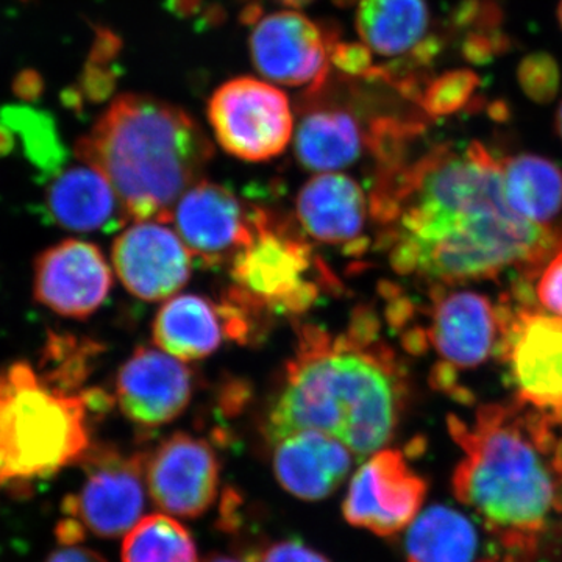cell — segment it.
Masks as SVG:
<instances>
[{
  "label": "cell",
  "instance_id": "cell-1",
  "mask_svg": "<svg viewBox=\"0 0 562 562\" xmlns=\"http://www.w3.org/2000/svg\"><path fill=\"white\" fill-rule=\"evenodd\" d=\"M406 150L376 161L369 201L395 272L460 286L552 257L557 233L509 206L502 160L480 140L438 144L413 160Z\"/></svg>",
  "mask_w": 562,
  "mask_h": 562
},
{
  "label": "cell",
  "instance_id": "cell-2",
  "mask_svg": "<svg viewBox=\"0 0 562 562\" xmlns=\"http://www.w3.org/2000/svg\"><path fill=\"white\" fill-rule=\"evenodd\" d=\"M406 397V373L380 338L372 312H355L339 333L302 325L269 408L266 439L276 443L292 432L321 431L364 460L391 441Z\"/></svg>",
  "mask_w": 562,
  "mask_h": 562
},
{
  "label": "cell",
  "instance_id": "cell-3",
  "mask_svg": "<svg viewBox=\"0 0 562 562\" xmlns=\"http://www.w3.org/2000/svg\"><path fill=\"white\" fill-rule=\"evenodd\" d=\"M562 425L522 403H490L449 417L462 458L458 501L516 562H531L562 520Z\"/></svg>",
  "mask_w": 562,
  "mask_h": 562
},
{
  "label": "cell",
  "instance_id": "cell-4",
  "mask_svg": "<svg viewBox=\"0 0 562 562\" xmlns=\"http://www.w3.org/2000/svg\"><path fill=\"white\" fill-rule=\"evenodd\" d=\"M76 157L105 176L128 220L169 222L209 168L213 144L179 105L128 92L77 140Z\"/></svg>",
  "mask_w": 562,
  "mask_h": 562
},
{
  "label": "cell",
  "instance_id": "cell-5",
  "mask_svg": "<svg viewBox=\"0 0 562 562\" xmlns=\"http://www.w3.org/2000/svg\"><path fill=\"white\" fill-rule=\"evenodd\" d=\"M87 390L44 382L31 362L0 368V486L49 479L91 449Z\"/></svg>",
  "mask_w": 562,
  "mask_h": 562
},
{
  "label": "cell",
  "instance_id": "cell-6",
  "mask_svg": "<svg viewBox=\"0 0 562 562\" xmlns=\"http://www.w3.org/2000/svg\"><path fill=\"white\" fill-rule=\"evenodd\" d=\"M231 301L251 316L258 313L299 316L319 301L324 265L305 238L261 210L251 241L231 261Z\"/></svg>",
  "mask_w": 562,
  "mask_h": 562
},
{
  "label": "cell",
  "instance_id": "cell-7",
  "mask_svg": "<svg viewBox=\"0 0 562 562\" xmlns=\"http://www.w3.org/2000/svg\"><path fill=\"white\" fill-rule=\"evenodd\" d=\"M206 116L222 149L243 161L279 157L294 135L288 95L254 77L222 83L210 98Z\"/></svg>",
  "mask_w": 562,
  "mask_h": 562
},
{
  "label": "cell",
  "instance_id": "cell-8",
  "mask_svg": "<svg viewBox=\"0 0 562 562\" xmlns=\"http://www.w3.org/2000/svg\"><path fill=\"white\" fill-rule=\"evenodd\" d=\"M425 330L414 342L428 346L438 357V384L449 387L454 372L473 371L501 353L506 310L483 292L436 286Z\"/></svg>",
  "mask_w": 562,
  "mask_h": 562
},
{
  "label": "cell",
  "instance_id": "cell-9",
  "mask_svg": "<svg viewBox=\"0 0 562 562\" xmlns=\"http://www.w3.org/2000/svg\"><path fill=\"white\" fill-rule=\"evenodd\" d=\"M144 453L122 454L111 447H91L85 454L87 482L63 501V513L76 517L99 538L116 539L139 522L146 505Z\"/></svg>",
  "mask_w": 562,
  "mask_h": 562
},
{
  "label": "cell",
  "instance_id": "cell-10",
  "mask_svg": "<svg viewBox=\"0 0 562 562\" xmlns=\"http://www.w3.org/2000/svg\"><path fill=\"white\" fill-rule=\"evenodd\" d=\"M516 401L562 425V319L550 313H506L501 347Z\"/></svg>",
  "mask_w": 562,
  "mask_h": 562
},
{
  "label": "cell",
  "instance_id": "cell-11",
  "mask_svg": "<svg viewBox=\"0 0 562 562\" xmlns=\"http://www.w3.org/2000/svg\"><path fill=\"white\" fill-rule=\"evenodd\" d=\"M249 47L255 69L284 87H324L338 32L297 11L284 10L257 18Z\"/></svg>",
  "mask_w": 562,
  "mask_h": 562
},
{
  "label": "cell",
  "instance_id": "cell-12",
  "mask_svg": "<svg viewBox=\"0 0 562 562\" xmlns=\"http://www.w3.org/2000/svg\"><path fill=\"white\" fill-rule=\"evenodd\" d=\"M427 491L424 476L413 471L401 450L382 449L351 479L344 517L353 527L390 538L414 522Z\"/></svg>",
  "mask_w": 562,
  "mask_h": 562
},
{
  "label": "cell",
  "instance_id": "cell-13",
  "mask_svg": "<svg viewBox=\"0 0 562 562\" xmlns=\"http://www.w3.org/2000/svg\"><path fill=\"white\" fill-rule=\"evenodd\" d=\"M261 209H250L228 188L201 180L176 203L171 220L177 235L209 266L231 262L257 232Z\"/></svg>",
  "mask_w": 562,
  "mask_h": 562
},
{
  "label": "cell",
  "instance_id": "cell-14",
  "mask_svg": "<svg viewBox=\"0 0 562 562\" xmlns=\"http://www.w3.org/2000/svg\"><path fill=\"white\" fill-rule=\"evenodd\" d=\"M113 272L105 255L85 239H65L41 251L33 266V295L52 313L88 319L109 299Z\"/></svg>",
  "mask_w": 562,
  "mask_h": 562
},
{
  "label": "cell",
  "instance_id": "cell-15",
  "mask_svg": "<svg viewBox=\"0 0 562 562\" xmlns=\"http://www.w3.org/2000/svg\"><path fill=\"white\" fill-rule=\"evenodd\" d=\"M146 484L162 513L194 519L216 501L220 460L205 439L176 432L147 457Z\"/></svg>",
  "mask_w": 562,
  "mask_h": 562
},
{
  "label": "cell",
  "instance_id": "cell-16",
  "mask_svg": "<svg viewBox=\"0 0 562 562\" xmlns=\"http://www.w3.org/2000/svg\"><path fill=\"white\" fill-rule=\"evenodd\" d=\"M114 271L125 290L144 302L173 297L191 279L192 255L161 221H136L114 239Z\"/></svg>",
  "mask_w": 562,
  "mask_h": 562
},
{
  "label": "cell",
  "instance_id": "cell-17",
  "mask_svg": "<svg viewBox=\"0 0 562 562\" xmlns=\"http://www.w3.org/2000/svg\"><path fill=\"white\" fill-rule=\"evenodd\" d=\"M194 394V375L166 351L139 347L116 376L114 401L132 424L157 428L179 419Z\"/></svg>",
  "mask_w": 562,
  "mask_h": 562
},
{
  "label": "cell",
  "instance_id": "cell-18",
  "mask_svg": "<svg viewBox=\"0 0 562 562\" xmlns=\"http://www.w3.org/2000/svg\"><path fill=\"white\" fill-rule=\"evenodd\" d=\"M251 324L232 301L217 305L198 294L168 299L151 325L154 342L181 361H198L221 349L225 339L246 342Z\"/></svg>",
  "mask_w": 562,
  "mask_h": 562
},
{
  "label": "cell",
  "instance_id": "cell-19",
  "mask_svg": "<svg viewBox=\"0 0 562 562\" xmlns=\"http://www.w3.org/2000/svg\"><path fill=\"white\" fill-rule=\"evenodd\" d=\"M295 213L303 231L316 241L349 255L362 254L368 247L371 202L360 184L344 173H317L306 181L295 201Z\"/></svg>",
  "mask_w": 562,
  "mask_h": 562
},
{
  "label": "cell",
  "instance_id": "cell-20",
  "mask_svg": "<svg viewBox=\"0 0 562 562\" xmlns=\"http://www.w3.org/2000/svg\"><path fill=\"white\" fill-rule=\"evenodd\" d=\"M277 482L306 502L330 497L347 479L353 453L338 439L321 431H299L272 443Z\"/></svg>",
  "mask_w": 562,
  "mask_h": 562
},
{
  "label": "cell",
  "instance_id": "cell-21",
  "mask_svg": "<svg viewBox=\"0 0 562 562\" xmlns=\"http://www.w3.org/2000/svg\"><path fill=\"white\" fill-rule=\"evenodd\" d=\"M44 205L50 221L69 232L109 233L128 221L110 181L85 162L50 180Z\"/></svg>",
  "mask_w": 562,
  "mask_h": 562
},
{
  "label": "cell",
  "instance_id": "cell-22",
  "mask_svg": "<svg viewBox=\"0 0 562 562\" xmlns=\"http://www.w3.org/2000/svg\"><path fill=\"white\" fill-rule=\"evenodd\" d=\"M405 549L406 562H516L494 538L484 539L471 517L442 505L414 519Z\"/></svg>",
  "mask_w": 562,
  "mask_h": 562
},
{
  "label": "cell",
  "instance_id": "cell-23",
  "mask_svg": "<svg viewBox=\"0 0 562 562\" xmlns=\"http://www.w3.org/2000/svg\"><path fill=\"white\" fill-rule=\"evenodd\" d=\"M364 149H368V133L350 110L314 103L302 114L294 151L308 171H341L360 160Z\"/></svg>",
  "mask_w": 562,
  "mask_h": 562
},
{
  "label": "cell",
  "instance_id": "cell-24",
  "mask_svg": "<svg viewBox=\"0 0 562 562\" xmlns=\"http://www.w3.org/2000/svg\"><path fill=\"white\" fill-rule=\"evenodd\" d=\"M427 0H358L355 27L372 54L401 58L419 47L430 31Z\"/></svg>",
  "mask_w": 562,
  "mask_h": 562
},
{
  "label": "cell",
  "instance_id": "cell-25",
  "mask_svg": "<svg viewBox=\"0 0 562 562\" xmlns=\"http://www.w3.org/2000/svg\"><path fill=\"white\" fill-rule=\"evenodd\" d=\"M503 192L524 220L550 228L562 213V169L549 158L519 154L502 160Z\"/></svg>",
  "mask_w": 562,
  "mask_h": 562
},
{
  "label": "cell",
  "instance_id": "cell-26",
  "mask_svg": "<svg viewBox=\"0 0 562 562\" xmlns=\"http://www.w3.org/2000/svg\"><path fill=\"white\" fill-rule=\"evenodd\" d=\"M0 122L9 127L14 147L20 144L22 155L41 181L52 180L63 171L68 161V150L49 111L16 103L2 105Z\"/></svg>",
  "mask_w": 562,
  "mask_h": 562
},
{
  "label": "cell",
  "instance_id": "cell-27",
  "mask_svg": "<svg viewBox=\"0 0 562 562\" xmlns=\"http://www.w3.org/2000/svg\"><path fill=\"white\" fill-rule=\"evenodd\" d=\"M122 562H199L191 532L169 514L140 519L125 535Z\"/></svg>",
  "mask_w": 562,
  "mask_h": 562
},
{
  "label": "cell",
  "instance_id": "cell-28",
  "mask_svg": "<svg viewBox=\"0 0 562 562\" xmlns=\"http://www.w3.org/2000/svg\"><path fill=\"white\" fill-rule=\"evenodd\" d=\"M102 346L70 333L50 331L41 351L40 375L50 386L66 392L83 391Z\"/></svg>",
  "mask_w": 562,
  "mask_h": 562
},
{
  "label": "cell",
  "instance_id": "cell-29",
  "mask_svg": "<svg viewBox=\"0 0 562 562\" xmlns=\"http://www.w3.org/2000/svg\"><path fill=\"white\" fill-rule=\"evenodd\" d=\"M479 88L480 77L475 70H446L424 81L414 103L432 120L449 117L468 109L475 101Z\"/></svg>",
  "mask_w": 562,
  "mask_h": 562
},
{
  "label": "cell",
  "instance_id": "cell-30",
  "mask_svg": "<svg viewBox=\"0 0 562 562\" xmlns=\"http://www.w3.org/2000/svg\"><path fill=\"white\" fill-rule=\"evenodd\" d=\"M517 81L520 90L531 102L547 105L553 102L560 92V65L547 52H532L519 63Z\"/></svg>",
  "mask_w": 562,
  "mask_h": 562
},
{
  "label": "cell",
  "instance_id": "cell-31",
  "mask_svg": "<svg viewBox=\"0 0 562 562\" xmlns=\"http://www.w3.org/2000/svg\"><path fill=\"white\" fill-rule=\"evenodd\" d=\"M536 295L547 313L562 319V249L542 266L536 284Z\"/></svg>",
  "mask_w": 562,
  "mask_h": 562
},
{
  "label": "cell",
  "instance_id": "cell-32",
  "mask_svg": "<svg viewBox=\"0 0 562 562\" xmlns=\"http://www.w3.org/2000/svg\"><path fill=\"white\" fill-rule=\"evenodd\" d=\"M330 63L346 76L366 79L373 66L372 52L362 43H338L333 46Z\"/></svg>",
  "mask_w": 562,
  "mask_h": 562
},
{
  "label": "cell",
  "instance_id": "cell-33",
  "mask_svg": "<svg viewBox=\"0 0 562 562\" xmlns=\"http://www.w3.org/2000/svg\"><path fill=\"white\" fill-rule=\"evenodd\" d=\"M257 562H330L324 554L310 549L305 543L281 541L262 552Z\"/></svg>",
  "mask_w": 562,
  "mask_h": 562
},
{
  "label": "cell",
  "instance_id": "cell-34",
  "mask_svg": "<svg viewBox=\"0 0 562 562\" xmlns=\"http://www.w3.org/2000/svg\"><path fill=\"white\" fill-rule=\"evenodd\" d=\"M43 76L35 69H24L16 74L13 80V94L24 102H36L43 95Z\"/></svg>",
  "mask_w": 562,
  "mask_h": 562
},
{
  "label": "cell",
  "instance_id": "cell-35",
  "mask_svg": "<svg viewBox=\"0 0 562 562\" xmlns=\"http://www.w3.org/2000/svg\"><path fill=\"white\" fill-rule=\"evenodd\" d=\"M55 535H57L58 542L63 546L74 547L83 541L85 536H87V528L76 517H68V519L58 522Z\"/></svg>",
  "mask_w": 562,
  "mask_h": 562
},
{
  "label": "cell",
  "instance_id": "cell-36",
  "mask_svg": "<svg viewBox=\"0 0 562 562\" xmlns=\"http://www.w3.org/2000/svg\"><path fill=\"white\" fill-rule=\"evenodd\" d=\"M46 562H109L102 554L81 547H63L47 558Z\"/></svg>",
  "mask_w": 562,
  "mask_h": 562
},
{
  "label": "cell",
  "instance_id": "cell-37",
  "mask_svg": "<svg viewBox=\"0 0 562 562\" xmlns=\"http://www.w3.org/2000/svg\"><path fill=\"white\" fill-rule=\"evenodd\" d=\"M168 5L177 16H190L201 7V0H168Z\"/></svg>",
  "mask_w": 562,
  "mask_h": 562
},
{
  "label": "cell",
  "instance_id": "cell-38",
  "mask_svg": "<svg viewBox=\"0 0 562 562\" xmlns=\"http://www.w3.org/2000/svg\"><path fill=\"white\" fill-rule=\"evenodd\" d=\"M13 150V135H11L9 127H7V125H3L2 122H0V157H7V155H10Z\"/></svg>",
  "mask_w": 562,
  "mask_h": 562
},
{
  "label": "cell",
  "instance_id": "cell-39",
  "mask_svg": "<svg viewBox=\"0 0 562 562\" xmlns=\"http://www.w3.org/2000/svg\"><path fill=\"white\" fill-rule=\"evenodd\" d=\"M203 562H249L246 560H243V558L238 557H231V554H211V557L206 558Z\"/></svg>",
  "mask_w": 562,
  "mask_h": 562
},
{
  "label": "cell",
  "instance_id": "cell-40",
  "mask_svg": "<svg viewBox=\"0 0 562 562\" xmlns=\"http://www.w3.org/2000/svg\"><path fill=\"white\" fill-rule=\"evenodd\" d=\"M277 2L283 3L286 7H294V9H299V7L308 5V3L314 2V0H277Z\"/></svg>",
  "mask_w": 562,
  "mask_h": 562
},
{
  "label": "cell",
  "instance_id": "cell-41",
  "mask_svg": "<svg viewBox=\"0 0 562 562\" xmlns=\"http://www.w3.org/2000/svg\"><path fill=\"white\" fill-rule=\"evenodd\" d=\"M554 124H557V132L562 140V101L560 103V106H558L557 120H554Z\"/></svg>",
  "mask_w": 562,
  "mask_h": 562
},
{
  "label": "cell",
  "instance_id": "cell-42",
  "mask_svg": "<svg viewBox=\"0 0 562 562\" xmlns=\"http://www.w3.org/2000/svg\"><path fill=\"white\" fill-rule=\"evenodd\" d=\"M558 21H560V25L562 29V0L560 2V5H558Z\"/></svg>",
  "mask_w": 562,
  "mask_h": 562
},
{
  "label": "cell",
  "instance_id": "cell-43",
  "mask_svg": "<svg viewBox=\"0 0 562 562\" xmlns=\"http://www.w3.org/2000/svg\"><path fill=\"white\" fill-rule=\"evenodd\" d=\"M24 2H25V0H24Z\"/></svg>",
  "mask_w": 562,
  "mask_h": 562
}]
</instances>
